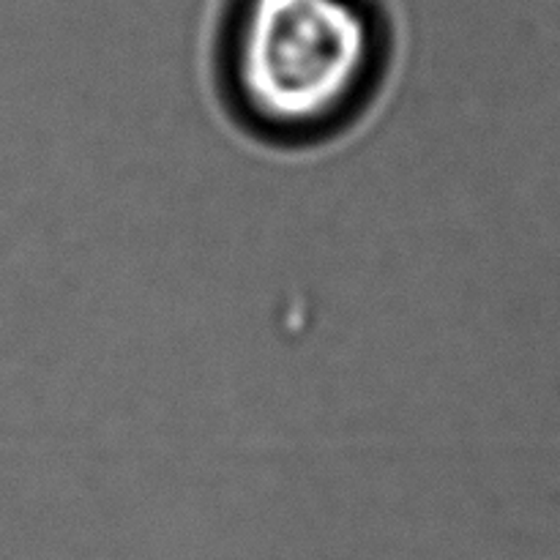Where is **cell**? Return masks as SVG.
Returning a JSON list of instances; mask_svg holds the SVG:
<instances>
[{
	"label": "cell",
	"mask_w": 560,
	"mask_h": 560,
	"mask_svg": "<svg viewBox=\"0 0 560 560\" xmlns=\"http://www.w3.org/2000/svg\"><path fill=\"white\" fill-rule=\"evenodd\" d=\"M377 85L370 22L350 0H252L224 63V102L268 142L331 140Z\"/></svg>",
	"instance_id": "6da1fadb"
}]
</instances>
